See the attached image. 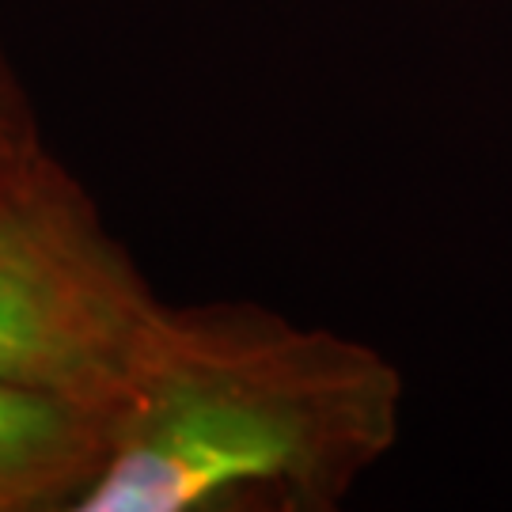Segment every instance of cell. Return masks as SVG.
Masks as SVG:
<instances>
[{
	"mask_svg": "<svg viewBox=\"0 0 512 512\" xmlns=\"http://www.w3.org/2000/svg\"><path fill=\"white\" fill-rule=\"evenodd\" d=\"M315 421L285 376L183 327L137 399L110 425L107 456L76 494L80 512H190L300 475Z\"/></svg>",
	"mask_w": 512,
	"mask_h": 512,
	"instance_id": "obj_1",
	"label": "cell"
},
{
	"mask_svg": "<svg viewBox=\"0 0 512 512\" xmlns=\"http://www.w3.org/2000/svg\"><path fill=\"white\" fill-rule=\"evenodd\" d=\"M23 171H0V380L76 399L114 425L183 323Z\"/></svg>",
	"mask_w": 512,
	"mask_h": 512,
	"instance_id": "obj_2",
	"label": "cell"
},
{
	"mask_svg": "<svg viewBox=\"0 0 512 512\" xmlns=\"http://www.w3.org/2000/svg\"><path fill=\"white\" fill-rule=\"evenodd\" d=\"M110 444V418L92 406L0 380V512L76 497Z\"/></svg>",
	"mask_w": 512,
	"mask_h": 512,
	"instance_id": "obj_3",
	"label": "cell"
},
{
	"mask_svg": "<svg viewBox=\"0 0 512 512\" xmlns=\"http://www.w3.org/2000/svg\"><path fill=\"white\" fill-rule=\"evenodd\" d=\"M23 164V156H19V148L8 141V129H4V122H0V171L4 167H16Z\"/></svg>",
	"mask_w": 512,
	"mask_h": 512,
	"instance_id": "obj_4",
	"label": "cell"
}]
</instances>
